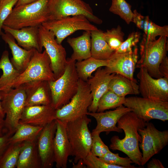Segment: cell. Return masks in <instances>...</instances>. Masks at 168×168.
Masks as SVG:
<instances>
[{"label":"cell","instance_id":"obj_21","mask_svg":"<svg viewBox=\"0 0 168 168\" xmlns=\"http://www.w3.org/2000/svg\"><path fill=\"white\" fill-rule=\"evenodd\" d=\"M39 26L14 29L3 25L2 28L5 32L12 36L19 46L27 50L35 49L42 52L43 48L40 42Z\"/></svg>","mask_w":168,"mask_h":168},{"label":"cell","instance_id":"obj_44","mask_svg":"<svg viewBox=\"0 0 168 168\" xmlns=\"http://www.w3.org/2000/svg\"><path fill=\"white\" fill-rule=\"evenodd\" d=\"M147 168H164L160 160L156 158H152L147 164Z\"/></svg>","mask_w":168,"mask_h":168},{"label":"cell","instance_id":"obj_14","mask_svg":"<svg viewBox=\"0 0 168 168\" xmlns=\"http://www.w3.org/2000/svg\"><path fill=\"white\" fill-rule=\"evenodd\" d=\"M137 76L139 81V91L142 97L168 102V78H154L144 68H140Z\"/></svg>","mask_w":168,"mask_h":168},{"label":"cell","instance_id":"obj_15","mask_svg":"<svg viewBox=\"0 0 168 168\" xmlns=\"http://www.w3.org/2000/svg\"><path fill=\"white\" fill-rule=\"evenodd\" d=\"M56 129L55 119L44 126L36 140L41 168H51L54 161V141Z\"/></svg>","mask_w":168,"mask_h":168},{"label":"cell","instance_id":"obj_41","mask_svg":"<svg viewBox=\"0 0 168 168\" xmlns=\"http://www.w3.org/2000/svg\"><path fill=\"white\" fill-rule=\"evenodd\" d=\"M133 16L132 22L140 29L142 30L145 35L147 33V28L150 19L149 16H144L138 12L136 10L133 12Z\"/></svg>","mask_w":168,"mask_h":168},{"label":"cell","instance_id":"obj_8","mask_svg":"<svg viewBox=\"0 0 168 168\" xmlns=\"http://www.w3.org/2000/svg\"><path fill=\"white\" fill-rule=\"evenodd\" d=\"M55 80L50 58L45 50L42 52L35 49L28 65L14 81L12 88L34 81L50 82Z\"/></svg>","mask_w":168,"mask_h":168},{"label":"cell","instance_id":"obj_43","mask_svg":"<svg viewBox=\"0 0 168 168\" xmlns=\"http://www.w3.org/2000/svg\"><path fill=\"white\" fill-rule=\"evenodd\" d=\"M159 71L163 77L168 79V58L166 55L161 63Z\"/></svg>","mask_w":168,"mask_h":168},{"label":"cell","instance_id":"obj_31","mask_svg":"<svg viewBox=\"0 0 168 168\" xmlns=\"http://www.w3.org/2000/svg\"><path fill=\"white\" fill-rule=\"evenodd\" d=\"M23 142L10 143L0 158V168H15Z\"/></svg>","mask_w":168,"mask_h":168},{"label":"cell","instance_id":"obj_4","mask_svg":"<svg viewBox=\"0 0 168 168\" xmlns=\"http://www.w3.org/2000/svg\"><path fill=\"white\" fill-rule=\"evenodd\" d=\"M91 121L86 115L66 123V133L74 163L80 160L83 161L91 152L92 135L88 125Z\"/></svg>","mask_w":168,"mask_h":168},{"label":"cell","instance_id":"obj_32","mask_svg":"<svg viewBox=\"0 0 168 168\" xmlns=\"http://www.w3.org/2000/svg\"><path fill=\"white\" fill-rule=\"evenodd\" d=\"M125 99V97L119 96L108 90L100 99L96 112H103L107 110L116 108L123 105Z\"/></svg>","mask_w":168,"mask_h":168},{"label":"cell","instance_id":"obj_12","mask_svg":"<svg viewBox=\"0 0 168 168\" xmlns=\"http://www.w3.org/2000/svg\"><path fill=\"white\" fill-rule=\"evenodd\" d=\"M41 47L45 49L51 61V66L56 79L63 73L67 62L66 52L61 44L58 43L53 33L42 25L39 27Z\"/></svg>","mask_w":168,"mask_h":168},{"label":"cell","instance_id":"obj_30","mask_svg":"<svg viewBox=\"0 0 168 168\" xmlns=\"http://www.w3.org/2000/svg\"><path fill=\"white\" fill-rule=\"evenodd\" d=\"M43 127L19 124L14 133L9 138V144L36 141Z\"/></svg>","mask_w":168,"mask_h":168},{"label":"cell","instance_id":"obj_42","mask_svg":"<svg viewBox=\"0 0 168 168\" xmlns=\"http://www.w3.org/2000/svg\"><path fill=\"white\" fill-rule=\"evenodd\" d=\"M11 136L7 133L0 137V158L9 144V139Z\"/></svg>","mask_w":168,"mask_h":168},{"label":"cell","instance_id":"obj_24","mask_svg":"<svg viewBox=\"0 0 168 168\" xmlns=\"http://www.w3.org/2000/svg\"><path fill=\"white\" fill-rule=\"evenodd\" d=\"M84 31L81 35L69 38L67 40L73 50L70 58L76 61H82L91 57V32Z\"/></svg>","mask_w":168,"mask_h":168},{"label":"cell","instance_id":"obj_7","mask_svg":"<svg viewBox=\"0 0 168 168\" xmlns=\"http://www.w3.org/2000/svg\"><path fill=\"white\" fill-rule=\"evenodd\" d=\"M92 100L89 85L79 79L77 92L68 103L56 110V119L67 123L87 115Z\"/></svg>","mask_w":168,"mask_h":168},{"label":"cell","instance_id":"obj_36","mask_svg":"<svg viewBox=\"0 0 168 168\" xmlns=\"http://www.w3.org/2000/svg\"><path fill=\"white\" fill-rule=\"evenodd\" d=\"M92 142L91 153L99 157H101L110 151L108 147L103 142L100 136V134L97 133H91Z\"/></svg>","mask_w":168,"mask_h":168},{"label":"cell","instance_id":"obj_35","mask_svg":"<svg viewBox=\"0 0 168 168\" xmlns=\"http://www.w3.org/2000/svg\"><path fill=\"white\" fill-rule=\"evenodd\" d=\"M99 158L109 164L122 166L125 168H137L131 165L133 162L128 157H122L119 156L118 153H114L111 151Z\"/></svg>","mask_w":168,"mask_h":168},{"label":"cell","instance_id":"obj_1","mask_svg":"<svg viewBox=\"0 0 168 168\" xmlns=\"http://www.w3.org/2000/svg\"><path fill=\"white\" fill-rule=\"evenodd\" d=\"M147 122L139 118L133 111L124 114L117 122V127L124 131V137L120 139L114 136L110 139V149L123 152L133 162L140 166L142 153L139 150V142L142 141L138 130L145 127Z\"/></svg>","mask_w":168,"mask_h":168},{"label":"cell","instance_id":"obj_29","mask_svg":"<svg viewBox=\"0 0 168 168\" xmlns=\"http://www.w3.org/2000/svg\"><path fill=\"white\" fill-rule=\"evenodd\" d=\"M110 59L99 60L91 57L82 61L76 62L75 66L79 78L86 82L92 77L93 72L102 67H108Z\"/></svg>","mask_w":168,"mask_h":168},{"label":"cell","instance_id":"obj_13","mask_svg":"<svg viewBox=\"0 0 168 168\" xmlns=\"http://www.w3.org/2000/svg\"><path fill=\"white\" fill-rule=\"evenodd\" d=\"M142 138L139 147L142 151L141 165L143 166L154 155L158 153L168 143V131L158 130L152 123L138 130Z\"/></svg>","mask_w":168,"mask_h":168},{"label":"cell","instance_id":"obj_47","mask_svg":"<svg viewBox=\"0 0 168 168\" xmlns=\"http://www.w3.org/2000/svg\"><path fill=\"white\" fill-rule=\"evenodd\" d=\"M37 0H18L15 7L30 3Z\"/></svg>","mask_w":168,"mask_h":168},{"label":"cell","instance_id":"obj_46","mask_svg":"<svg viewBox=\"0 0 168 168\" xmlns=\"http://www.w3.org/2000/svg\"><path fill=\"white\" fill-rule=\"evenodd\" d=\"M73 168H86V165L84 164L83 160H79L76 163L72 162Z\"/></svg>","mask_w":168,"mask_h":168},{"label":"cell","instance_id":"obj_22","mask_svg":"<svg viewBox=\"0 0 168 168\" xmlns=\"http://www.w3.org/2000/svg\"><path fill=\"white\" fill-rule=\"evenodd\" d=\"M24 85L26 94L25 107L51 104V93L48 81H34Z\"/></svg>","mask_w":168,"mask_h":168},{"label":"cell","instance_id":"obj_16","mask_svg":"<svg viewBox=\"0 0 168 168\" xmlns=\"http://www.w3.org/2000/svg\"><path fill=\"white\" fill-rule=\"evenodd\" d=\"M131 111L130 108L122 105L113 110L100 112H88L87 115L93 117L97 122V125L91 133L100 134L105 132L108 134L112 131L119 133L122 132L123 130L116 126L117 122L124 114Z\"/></svg>","mask_w":168,"mask_h":168},{"label":"cell","instance_id":"obj_40","mask_svg":"<svg viewBox=\"0 0 168 168\" xmlns=\"http://www.w3.org/2000/svg\"><path fill=\"white\" fill-rule=\"evenodd\" d=\"M140 33L139 32H133L128 35L127 39L122 43L119 49L115 52L123 53L132 51V48L136 46L139 42Z\"/></svg>","mask_w":168,"mask_h":168},{"label":"cell","instance_id":"obj_9","mask_svg":"<svg viewBox=\"0 0 168 168\" xmlns=\"http://www.w3.org/2000/svg\"><path fill=\"white\" fill-rule=\"evenodd\" d=\"M48 20L82 15L90 21L100 25L102 21L94 14L90 5L82 0H49Z\"/></svg>","mask_w":168,"mask_h":168},{"label":"cell","instance_id":"obj_48","mask_svg":"<svg viewBox=\"0 0 168 168\" xmlns=\"http://www.w3.org/2000/svg\"><path fill=\"white\" fill-rule=\"evenodd\" d=\"M0 115L3 117V118H4L5 116V114L3 112L2 106L1 105V96H0Z\"/></svg>","mask_w":168,"mask_h":168},{"label":"cell","instance_id":"obj_11","mask_svg":"<svg viewBox=\"0 0 168 168\" xmlns=\"http://www.w3.org/2000/svg\"><path fill=\"white\" fill-rule=\"evenodd\" d=\"M41 25L53 33L57 42L59 44H61L66 37L77 30L91 32L98 29L96 26L91 24L85 16L82 15L48 20Z\"/></svg>","mask_w":168,"mask_h":168},{"label":"cell","instance_id":"obj_45","mask_svg":"<svg viewBox=\"0 0 168 168\" xmlns=\"http://www.w3.org/2000/svg\"><path fill=\"white\" fill-rule=\"evenodd\" d=\"M5 133L4 118L0 115V137L3 136Z\"/></svg>","mask_w":168,"mask_h":168},{"label":"cell","instance_id":"obj_38","mask_svg":"<svg viewBox=\"0 0 168 168\" xmlns=\"http://www.w3.org/2000/svg\"><path fill=\"white\" fill-rule=\"evenodd\" d=\"M83 161L88 168H125L122 166L108 164L91 152Z\"/></svg>","mask_w":168,"mask_h":168},{"label":"cell","instance_id":"obj_33","mask_svg":"<svg viewBox=\"0 0 168 168\" xmlns=\"http://www.w3.org/2000/svg\"><path fill=\"white\" fill-rule=\"evenodd\" d=\"M131 5L125 0H112L109 11L118 15L128 24L132 22L133 13Z\"/></svg>","mask_w":168,"mask_h":168},{"label":"cell","instance_id":"obj_19","mask_svg":"<svg viewBox=\"0 0 168 168\" xmlns=\"http://www.w3.org/2000/svg\"><path fill=\"white\" fill-rule=\"evenodd\" d=\"M56 129L54 141V161L57 168H66L71 150L66 131V123L56 119Z\"/></svg>","mask_w":168,"mask_h":168},{"label":"cell","instance_id":"obj_17","mask_svg":"<svg viewBox=\"0 0 168 168\" xmlns=\"http://www.w3.org/2000/svg\"><path fill=\"white\" fill-rule=\"evenodd\" d=\"M138 51L136 46L133 50L128 52L117 53L114 52L110 59V65L105 67V69L110 73L118 74L134 79V72L138 61Z\"/></svg>","mask_w":168,"mask_h":168},{"label":"cell","instance_id":"obj_23","mask_svg":"<svg viewBox=\"0 0 168 168\" xmlns=\"http://www.w3.org/2000/svg\"><path fill=\"white\" fill-rule=\"evenodd\" d=\"M1 36L11 50L12 55L10 60L12 63L21 73L28 65L35 49L27 50L21 48L16 43L12 36L8 33L3 32Z\"/></svg>","mask_w":168,"mask_h":168},{"label":"cell","instance_id":"obj_5","mask_svg":"<svg viewBox=\"0 0 168 168\" xmlns=\"http://www.w3.org/2000/svg\"><path fill=\"white\" fill-rule=\"evenodd\" d=\"M167 37L160 36L157 40L152 41L147 40L144 35L140 44V58L136 68H145L154 78L162 77L159 67L168 51Z\"/></svg>","mask_w":168,"mask_h":168},{"label":"cell","instance_id":"obj_6","mask_svg":"<svg viewBox=\"0 0 168 168\" xmlns=\"http://www.w3.org/2000/svg\"><path fill=\"white\" fill-rule=\"evenodd\" d=\"M1 105L6 117V133L12 136L19 125L25 107L26 94L24 84L12 88L7 92L0 91Z\"/></svg>","mask_w":168,"mask_h":168},{"label":"cell","instance_id":"obj_34","mask_svg":"<svg viewBox=\"0 0 168 168\" xmlns=\"http://www.w3.org/2000/svg\"><path fill=\"white\" fill-rule=\"evenodd\" d=\"M124 33L120 26L104 32V37L110 47L115 51L124 42Z\"/></svg>","mask_w":168,"mask_h":168},{"label":"cell","instance_id":"obj_2","mask_svg":"<svg viewBox=\"0 0 168 168\" xmlns=\"http://www.w3.org/2000/svg\"><path fill=\"white\" fill-rule=\"evenodd\" d=\"M49 0H37L15 7L3 25L14 29L39 26L48 20Z\"/></svg>","mask_w":168,"mask_h":168},{"label":"cell","instance_id":"obj_26","mask_svg":"<svg viewBox=\"0 0 168 168\" xmlns=\"http://www.w3.org/2000/svg\"><path fill=\"white\" fill-rule=\"evenodd\" d=\"M108 90L123 97L128 95H138L140 94L139 85L135 79H131L116 73L110 82Z\"/></svg>","mask_w":168,"mask_h":168},{"label":"cell","instance_id":"obj_37","mask_svg":"<svg viewBox=\"0 0 168 168\" xmlns=\"http://www.w3.org/2000/svg\"><path fill=\"white\" fill-rule=\"evenodd\" d=\"M147 40H156L157 36L168 37V26H160L150 20L146 35H144Z\"/></svg>","mask_w":168,"mask_h":168},{"label":"cell","instance_id":"obj_3","mask_svg":"<svg viewBox=\"0 0 168 168\" xmlns=\"http://www.w3.org/2000/svg\"><path fill=\"white\" fill-rule=\"evenodd\" d=\"M76 62L71 58H67L63 74L55 80L48 82L51 104L55 110L68 103L77 91L79 78L76 69Z\"/></svg>","mask_w":168,"mask_h":168},{"label":"cell","instance_id":"obj_28","mask_svg":"<svg viewBox=\"0 0 168 168\" xmlns=\"http://www.w3.org/2000/svg\"><path fill=\"white\" fill-rule=\"evenodd\" d=\"M104 32L97 29L91 31V55L99 60L110 59L115 51L109 46L104 37Z\"/></svg>","mask_w":168,"mask_h":168},{"label":"cell","instance_id":"obj_20","mask_svg":"<svg viewBox=\"0 0 168 168\" xmlns=\"http://www.w3.org/2000/svg\"><path fill=\"white\" fill-rule=\"evenodd\" d=\"M94 75L89 78L87 82L89 85L92 95V103L89 107V112H96L99 101L102 96L108 90L110 82L115 75L110 73L101 67L96 71Z\"/></svg>","mask_w":168,"mask_h":168},{"label":"cell","instance_id":"obj_27","mask_svg":"<svg viewBox=\"0 0 168 168\" xmlns=\"http://www.w3.org/2000/svg\"><path fill=\"white\" fill-rule=\"evenodd\" d=\"M0 69L2 71L0 77V91L7 92L12 88L13 83L21 73L12 63L7 50L4 51L1 55Z\"/></svg>","mask_w":168,"mask_h":168},{"label":"cell","instance_id":"obj_49","mask_svg":"<svg viewBox=\"0 0 168 168\" xmlns=\"http://www.w3.org/2000/svg\"><path fill=\"white\" fill-rule=\"evenodd\" d=\"M1 0H0V1H1Z\"/></svg>","mask_w":168,"mask_h":168},{"label":"cell","instance_id":"obj_10","mask_svg":"<svg viewBox=\"0 0 168 168\" xmlns=\"http://www.w3.org/2000/svg\"><path fill=\"white\" fill-rule=\"evenodd\" d=\"M124 105L130 108L139 118L147 122L157 119L168 120V102H162L137 96L125 98Z\"/></svg>","mask_w":168,"mask_h":168},{"label":"cell","instance_id":"obj_18","mask_svg":"<svg viewBox=\"0 0 168 168\" xmlns=\"http://www.w3.org/2000/svg\"><path fill=\"white\" fill-rule=\"evenodd\" d=\"M56 110L51 104L25 107L19 123L44 127L56 119Z\"/></svg>","mask_w":168,"mask_h":168},{"label":"cell","instance_id":"obj_39","mask_svg":"<svg viewBox=\"0 0 168 168\" xmlns=\"http://www.w3.org/2000/svg\"><path fill=\"white\" fill-rule=\"evenodd\" d=\"M18 0H2L0 1V35L3 33V23L11 12Z\"/></svg>","mask_w":168,"mask_h":168},{"label":"cell","instance_id":"obj_25","mask_svg":"<svg viewBox=\"0 0 168 168\" xmlns=\"http://www.w3.org/2000/svg\"><path fill=\"white\" fill-rule=\"evenodd\" d=\"M17 168H40L36 140L23 142L18 157Z\"/></svg>","mask_w":168,"mask_h":168}]
</instances>
